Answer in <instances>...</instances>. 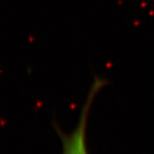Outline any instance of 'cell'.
<instances>
[{
    "label": "cell",
    "instance_id": "1",
    "mask_svg": "<svg viewBox=\"0 0 154 154\" xmlns=\"http://www.w3.org/2000/svg\"><path fill=\"white\" fill-rule=\"evenodd\" d=\"M109 82L108 79L94 74V81L82 107L78 122L72 132L64 133L57 123L54 124V128L60 138L62 154H89L87 146V126L89 111L95 96Z\"/></svg>",
    "mask_w": 154,
    "mask_h": 154
}]
</instances>
